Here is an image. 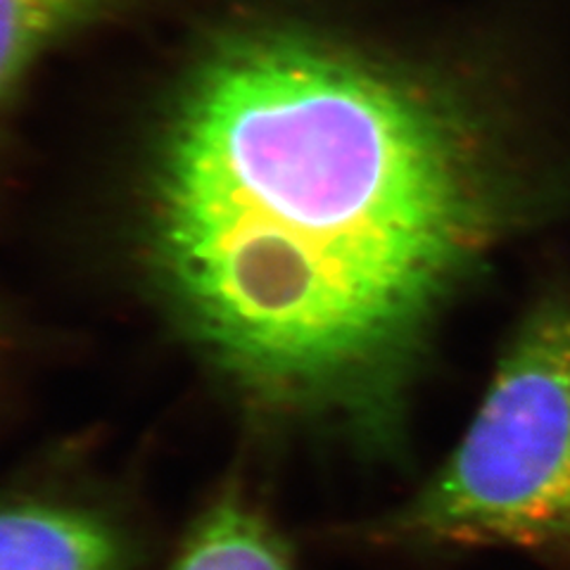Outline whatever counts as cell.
Wrapping results in <instances>:
<instances>
[{"label": "cell", "instance_id": "cell-1", "mask_svg": "<svg viewBox=\"0 0 570 570\" xmlns=\"http://www.w3.org/2000/svg\"><path fill=\"white\" fill-rule=\"evenodd\" d=\"M568 219L570 129L513 48L247 12L176 86L148 247L230 379L385 442L456 305Z\"/></svg>", "mask_w": 570, "mask_h": 570}, {"label": "cell", "instance_id": "cell-2", "mask_svg": "<svg viewBox=\"0 0 570 570\" xmlns=\"http://www.w3.org/2000/svg\"><path fill=\"white\" fill-rule=\"evenodd\" d=\"M379 534L570 561V285L525 307L456 448Z\"/></svg>", "mask_w": 570, "mask_h": 570}, {"label": "cell", "instance_id": "cell-3", "mask_svg": "<svg viewBox=\"0 0 570 570\" xmlns=\"http://www.w3.org/2000/svg\"><path fill=\"white\" fill-rule=\"evenodd\" d=\"M110 515L62 499H0V570H129Z\"/></svg>", "mask_w": 570, "mask_h": 570}, {"label": "cell", "instance_id": "cell-4", "mask_svg": "<svg viewBox=\"0 0 570 570\" xmlns=\"http://www.w3.org/2000/svg\"><path fill=\"white\" fill-rule=\"evenodd\" d=\"M169 570H293L288 542L243 494H224L193 525Z\"/></svg>", "mask_w": 570, "mask_h": 570}, {"label": "cell", "instance_id": "cell-5", "mask_svg": "<svg viewBox=\"0 0 570 570\" xmlns=\"http://www.w3.org/2000/svg\"><path fill=\"white\" fill-rule=\"evenodd\" d=\"M124 3L129 0H0V105L46 52Z\"/></svg>", "mask_w": 570, "mask_h": 570}]
</instances>
